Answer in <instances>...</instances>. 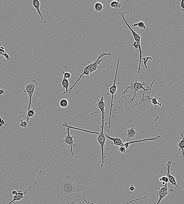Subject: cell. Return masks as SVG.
I'll list each match as a JSON object with an SVG mask.
<instances>
[{"label": "cell", "instance_id": "obj_24", "mask_svg": "<svg viewBox=\"0 0 184 204\" xmlns=\"http://www.w3.org/2000/svg\"><path fill=\"white\" fill-rule=\"evenodd\" d=\"M60 106L61 108H67L69 105V101L67 99H63L61 100L60 101Z\"/></svg>", "mask_w": 184, "mask_h": 204}, {"label": "cell", "instance_id": "obj_10", "mask_svg": "<svg viewBox=\"0 0 184 204\" xmlns=\"http://www.w3.org/2000/svg\"><path fill=\"white\" fill-rule=\"evenodd\" d=\"M95 106L101 111L102 115L101 124H105V108L106 104L104 101V96H102L101 99L98 100Z\"/></svg>", "mask_w": 184, "mask_h": 204}, {"label": "cell", "instance_id": "obj_35", "mask_svg": "<svg viewBox=\"0 0 184 204\" xmlns=\"http://www.w3.org/2000/svg\"><path fill=\"white\" fill-rule=\"evenodd\" d=\"M129 189L131 192H134L135 190V188L133 185L131 184L130 187H129Z\"/></svg>", "mask_w": 184, "mask_h": 204}, {"label": "cell", "instance_id": "obj_34", "mask_svg": "<svg viewBox=\"0 0 184 204\" xmlns=\"http://www.w3.org/2000/svg\"><path fill=\"white\" fill-rule=\"evenodd\" d=\"M180 7L182 11H184V0H182L181 2Z\"/></svg>", "mask_w": 184, "mask_h": 204}, {"label": "cell", "instance_id": "obj_25", "mask_svg": "<svg viewBox=\"0 0 184 204\" xmlns=\"http://www.w3.org/2000/svg\"><path fill=\"white\" fill-rule=\"evenodd\" d=\"M62 72L63 74V78L69 79L73 76V73L70 72L66 71L65 70H62Z\"/></svg>", "mask_w": 184, "mask_h": 204}, {"label": "cell", "instance_id": "obj_3", "mask_svg": "<svg viewBox=\"0 0 184 204\" xmlns=\"http://www.w3.org/2000/svg\"><path fill=\"white\" fill-rule=\"evenodd\" d=\"M118 14L119 15L121 16V17H122V18L123 19V21H124V23H126V25L128 26V27L129 28V30H131V32L132 33V35L134 37V39L135 40V41L137 42L138 46H139V67H138V73H140V69H141V61L142 60V51L141 50V36H139L138 34L136 33V32H135L133 29L131 27V26L129 25V24H128V22L126 20L125 18V13L124 12H123V11H121V12H118Z\"/></svg>", "mask_w": 184, "mask_h": 204}, {"label": "cell", "instance_id": "obj_22", "mask_svg": "<svg viewBox=\"0 0 184 204\" xmlns=\"http://www.w3.org/2000/svg\"><path fill=\"white\" fill-rule=\"evenodd\" d=\"M35 108L34 107L32 110H30L28 111L27 114H26V119L27 123H28L29 119L33 117L35 115Z\"/></svg>", "mask_w": 184, "mask_h": 204}, {"label": "cell", "instance_id": "obj_20", "mask_svg": "<svg viewBox=\"0 0 184 204\" xmlns=\"http://www.w3.org/2000/svg\"><path fill=\"white\" fill-rule=\"evenodd\" d=\"M180 134L182 136V140L179 143H177V146L179 148V151H182V155L184 157V137L182 133H181Z\"/></svg>", "mask_w": 184, "mask_h": 204}, {"label": "cell", "instance_id": "obj_19", "mask_svg": "<svg viewBox=\"0 0 184 204\" xmlns=\"http://www.w3.org/2000/svg\"><path fill=\"white\" fill-rule=\"evenodd\" d=\"M110 6L112 8L115 9H119L121 8L122 4L119 0H116V1H112L110 2Z\"/></svg>", "mask_w": 184, "mask_h": 204}, {"label": "cell", "instance_id": "obj_37", "mask_svg": "<svg viewBox=\"0 0 184 204\" xmlns=\"http://www.w3.org/2000/svg\"><path fill=\"white\" fill-rule=\"evenodd\" d=\"M12 194L13 195V196H16V195L17 194L18 191L15 190H14L12 192Z\"/></svg>", "mask_w": 184, "mask_h": 204}, {"label": "cell", "instance_id": "obj_32", "mask_svg": "<svg viewBox=\"0 0 184 204\" xmlns=\"http://www.w3.org/2000/svg\"><path fill=\"white\" fill-rule=\"evenodd\" d=\"M3 56L4 58L6 59L7 61H9V60L11 59L12 58L10 56V55H9L7 53H5L4 54V55H3Z\"/></svg>", "mask_w": 184, "mask_h": 204}, {"label": "cell", "instance_id": "obj_5", "mask_svg": "<svg viewBox=\"0 0 184 204\" xmlns=\"http://www.w3.org/2000/svg\"><path fill=\"white\" fill-rule=\"evenodd\" d=\"M104 124H101V130L100 132H96V134L97 136V140L98 141V144L101 145V168H102L104 165V163L105 162V156L104 154V148L105 146L106 138L104 135Z\"/></svg>", "mask_w": 184, "mask_h": 204}, {"label": "cell", "instance_id": "obj_1", "mask_svg": "<svg viewBox=\"0 0 184 204\" xmlns=\"http://www.w3.org/2000/svg\"><path fill=\"white\" fill-rule=\"evenodd\" d=\"M76 176H67L57 183L55 186L59 191L64 196L71 197L73 196L75 193H79L85 197V196L82 194L81 192L86 190V186L76 184Z\"/></svg>", "mask_w": 184, "mask_h": 204}, {"label": "cell", "instance_id": "obj_11", "mask_svg": "<svg viewBox=\"0 0 184 204\" xmlns=\"http://www.w3.org/2000/svg\"><path fill=\"white\" fill-rule=\"evenodd\" d=\"M172 161L170 160H169L167 164V176L168 178L169 182H170L171 184H172V185L175 186H176L177 188L178 189V190H179V192H181V191L180 189H179V187H178L177 184V181L176 178L175 177L171 175L170 174V169L171 166L172 165Z\"/></svg>", "mask_w": 184, "mask_h": 204}, {"label": "cell", "instance_id": "obj_28", "mask_svg": "<svg viewBox=\"0 0 184 204\" xmlns=\"http://www.w3.org/2000/svg\"><path fill=\"white\" fill-rule=\"evenodd\" d=\"M159 180L160 182H161L162 183L164 182L165 183H168L169 182L168 178L167 176H163L160 177L159 179Z\"/></svg>", "mask_w": 184, "mask_h": 204}, {"label": "cell", "instance_id": "obj_9", "mask_svg": "<svg viewBox=\"0 0 184 204\" xmlns=\"http://www.w3.org/2000/svg\"><path fill=\"white\" fill-rule=\"evenodd\" d=\"M167 184L168 183H165V184L163 185L162 187L159 188L157 189L156 195L158 196L159 199L157 202L154 204H160L161 201L168 195V187Z\"/></svg>", "mask_w": 184, "mask_h": 204}, {"label": "cell", "instance_id": "obj_18", "mask_svg": "<svg viewBox=\"0 0 184 204\" xmlns=\"http://www.w3.org/2000/svg\"><path fill=\"white\" fill-rule=\"evenodd\" d=\"M62 85L63 88L65 89V91L64 92H63L62 94L63 95L68 93L69 88L70 85V81H69L68 79L65 78H63Z\"/></svg>", "mask_w": 184, "mask_h": 204}, {"label": "cell", "instance_id": "obj_14", "mask_svg": "<svg viewBox=\"0 0 184 204\" xmlns=\"http://www.w3.org/2000/svg\"><path fill=\"white\" fill-rule=\"evenodd\" d=\"M160 137H161V136H157V137L153 138H149L142 139V140L132 141L131 142H126V143H123V146H124L127 150L128 149H129V146H130V145L131 144L138 143H139V142L146 141H156L158 140V139L160 138Z\"/></svg>", "mask_w": 184, "mask_h": 204}, {"label": "cell", "instance_id": "obj_8", "mask_svg": "<svg viewBox=\"0 0 184 204\" xmlns=\"http://www.w3.org/2000/svg\"><path fill=\"white\" fill-rule=\"evenodd\" d=\"M105 56H111V54L110 52H103L100 54L99 56L97 58L94 62L92 63V65L89 67V71L90 74L96 71L99 67V65L101 63L102 60H101V58Z\"/></svg>", "mask_w": 184, "mask_h": 204}, {"label": "cell", "instance_id": "obj_2", "mask_svg": "<svg viewBox=\"0 0 184 204\" xmlns=\"http://www.w3.org/2000/svg\"><path fill=\"white\" fill-rule=\"evenodd\" d=\"M154 83V80H153V82L152 83V84L151 86V88H145L144 86H148L147 85L148 83L146 81H144L142 82V83H140V82L138 81V80H131L130 82H129L127 84H126V89H124V90H123V91L122 93V95H123L122 96V98H124V100L126 101V102H127V100L126 99V98L125 96V94L126 93H134V96L133 98H132V99L131 100L130 102H131V105L132 103V102H133L134 99L136 97V94L137 92H138L139 91V90L140 89H143V96L142 99L141 100V103H142V102H143L144 105H145V100L144 99V95L145 94V92H146L147 93H148V98H150V91H151L152 89V84L153 83Z\"/></svg>", "mask_w": 184, "mask_h": 204}, {"label": "cell", "instance_id": "obj_15", "mask_svg": "<svg viewBox=\"0 0 184 204\" xmlns=\"http://www.w3.org/2000/svg\"><path fill=\"white\" fill-rule=\"evenodd\" d=\"M33 6L36 10L37 11L41 17V22L44 24H45L46 22V20L44 18L42 15V13L41 12L40 7L41 3L39 0H33Z\"/></svg>", "mask_w": 184, "mask_h": 204}, {"label": "cell", "instance_id": "obj_26", "mask_svg": "<svg viewBox=\"0 0 184 204\" xmlns=\"http://www.w3.org/2000/svg\"><path fill=\"white\" fill-rule=\"evenodd\" d=\"M132 26H134V27L138 26L141 29H146L145 24L143 21H139L138 23L132 24Z\"/></svg>", "mask_w": 184, "mask_h": 204}, {"label": "cell", "instance_id": "obj_4", "mask_svg": "<svg viewBox=\"0 0 184 204\" xmlns=\"http://www.w3.org/2000/svg\"><path fill=\"white\" fill-rule=\"evenodd\" d=\"M39 86V84L36 80H33L31 81L28 82L26 85L25 89L24 90V92L27 93L29 97V102L27 108V111L31 109V107L32 98L34 93L36 87Z\"/></svg>", "mask_w": 184, "mask_h": 204}, {"label": "cell", "instance_id": "obj_40", "mask_svg": "<svg viewBox=\"0 0 184 204\" xmlns=\"http://www.w3.org/2000/svg\"><path fill=\"white\" fill-rule=\"evenodd\" d=\"M74 203L73 202H71V203H70V202H69L68 204H73Z\"/></svg>", "mask_w": 184, "mask_h": 204}, {"label": "cell", "instance_id": "obj_29", "mask_svg": "<svg viewBox=\"0 0 184 204\" xmlns=\"http://www.w3.org/2000/svg\"><path fill=\"white\" fill-rule=\"evenodd\" d=\"M127 150L125 147L124 146H122L119 147L118 149L119 152L121 154H124L126 153Z\"/></svg>", "mask_w": 184, "mask_h": 204}, {"label": "cell", "instance_id": "obj_12", "mask_svg": "<svg viewBox=\"0 0 184 204\" xmlns=\"http://www.w3.org/2000/svg\"><path fill=\"white\" fill-rule=\"evenodd\" d=\"M36 183V182H35L24 192H23L22 191H18L17 194L16 195V196L13 197V200L11 201L9 203L7 204H11L12 202H16V201L18 202V201H19L22 200V199H24V198H26V197L24 196L25 193L28 191L29 189L32 188L35 185Z\"/></svg>", "mask_w": 184, "mask_h": 204}, {"label": "cell", "instance_id": "obj_7", "mask_svg": "<svg viewBox=\"0 0 184 204\" xmlns=\"http://www.w3.org/2000/svg\"><path fill=\"white\" fill-rule=\"evenodd\" d=\"M64 127L67 128V136H65L64 139L62 141V143H64L66 146L70 148L72 155L74 157V154L73 153V148L76 146L75 143V141L74 140L75 137L70 134V128L66 127V126H65Z\"/></svg>", "mask_w": 184, "mask_h": 204}, {"label": "cell", "instance_id": "obj_30", "mask_svg": "<svg viewBox=\"0 0 184 204\" xmlns=\"http://www.w3.org/2000/svg\"><path fill=\"white\" fill-rule=\"evenodd\" d=\"M28 123L27 121H23L22 119L20 120V127L23 128H25L27 127Z\"/></svg>", "mask_w": 184, "mask_h": 204}, {"label": "cell", "instance_id": "obj_33", "mask_svg": "<svg viewBox=\"0 0 184 204\" xmlns=\"http://www.w3.org/2000/svg\"><path fill=\"white\" fill-rule=\"evenodd\" d=\"M5 122L2 117H0V127H2L5 124Z\"/></svg>", "mask_w": 184, "mask_h": 204}, {"label": "cell", "instance_id": "obj_27", "mask_svg": "<svg viewBox=\"0 0 184 204\" xmlns=\"http://www.w3.org/2000/svg\"><path fill=\"white\" fill-rule=\"evenodd\" d=\"M150 59L152 61H153L152 58L151 57H145V58H142V60H143V61L144 66H145V68H146V69L147 70H148V68L147 67V62H148V61H149V60Z\"/></svg>", "mask_w": 184, "mask_h": 204}, {"label": "cell", "instance_id": "obj_38", "mask_svg": "<svg viewBox=\"0 0 184 204\" xmlns=\"http://www.w3.org/2000/svg\"><path fill=\"white\" fill-rule=\"evenodd\" d=\"M4 93H5V91L4 89H0V95H2Z\"/></svg>", "mask_w": 184, "mask_h": 204}, {"label": "cell", "instance_id": "obj_23", "mask_svg": "<svg viewBox=\"0 0 184 204\" xmlns=\"http://www.w3.org/2000/svg\"><path fill=\"white\" fill-rule=\"evenodd\" d=\"M159 99V98L157 97L156 96V95L152 98H148V99L151 100L152 104L155 107H156L157 105H158L159 106H161L162 104L161 102H158V99Z\"/></svg>", "mask_w": 184, "mask_h": 204}, {"label": "cell", "instance_id": "obj_36", "mask_svg": "<svg viewBox=\"0 0 184 204\" xmlns=\"http://www.w3.org/2000/svg\"><path fill=\"white\" fill-rule=\"evenodd\" d=\"M133 46L134 47H135V48H136V49H137V48H138V47H139V46H138V45L137 42L136 41H135L134 42L133 44Z\"/></svg>", "mask_w": 184, "mask_h": 204}, {"label": "cell", "instance_id": "obj_16", "mask_svg": "<svg viewBox=\"0 0 184 204\" xmlns=\"http://www.w3.org/2000/svg\"><path fill=\"white\" fill-rule=\"evenodd\" d=\"M92 63H91V64H89V65L87 66L86 67H85V68L84 69L83 73H82V74L80 76H79V79H78V80H76V81L75 82V83L72 86L71 88H70V89H69L68 92L69 93H70L71 91V90L72 89H73L74 87V86H75L76 84H77L78 82H79V80H80L82 76H83V75L89 76L90 74H91L90 73L89 67H91V66L92 65Z\"/></svg>", "mask_w": 184, "mask_h": 204}, {"label": "cell", "instance_id": "obj_21", "mask_svg": "<svg viewBox=\"0 0 184 204\" xmlns=\"http://www.w3.org/2000/svg\"><path fill=\"white\" fill-rule=\"evenodd\" d=\"M94 8H95V11L96 12H101V11H102L104 10V9L105 8V7L103 5L102 3L97 2L95 4Z\"/></svg>", "mask_w": 184, "mask_h": 204}, {"label": "cell", "instance_id": "obj_6", "mask_svg": "<svg viewBox=\"0 0 184 204\" xmlns=\"http://www.w3.org/2000/svg\"><path fill=\"white\" fill-rule=\"evenodd\" d=\"M119 64H120V59H118V60L117 64V66H116L115 72V75L114 82H113V86H110V87L109 88H107V90L108 91V92H109V93L111 94V103H110L109 118V127L110 128V121H111L112 111V107L113 106V97H114V95L116 93V92H117V86H116V77H117V76L118 72V70Z\"/></svg>", "mask_w": 184, "mask_h": 204}, {"label": "cell", "instance_id": "obj_13", "mask_svg": "<svg viewBox=\"0 0 184 204\" xmlns=\"http://www.w3.org/2000/svg\"><path fill=\"white\" fill-rule=\"evenodd\" d=\"M137 134L135 130V126L132 124L130 128L128 129L123 134L126 137V142H129L131 139L133 138L135 135Z\"/></svg>", "mask_w": 184, "mask_h": 204}, {"label": "cell", "instance_id": "obj_17", "mask_svg": "<svg viewBox=\"0 0 184 204\" xmlns=\"http://www.w3.org/2000/svg\"><path fill=\"white\" fill-rule=\"evenodd\" d=\"M104 135L105 136L106 138L109 139V140L112 141L113 142V144L116 146H118L119 147L123 146V141L120 138H114L110 137L109 136L107 133L104 132Z\"/></svg>", "mask_w": 184, "mask_h": 204}, {"label": "cell", "instance_id": "obj_39", "mask_svg": "<svg viewBox=\"0 0 184 204\" xmlns=\"http://www.w3.org/2000/svg\"><path fill=\"white\" fill-rule=\"evenodd\" d=\"M84 201L86 202L87 204H95L93 203V202H88V201H87L86 200H85V199H84Z\"/></svg>", "mask_w": 184, "mask_h": 204}, {"label": "cell", "instance_id": "obj_31", "mask_svg": "<svg viewBox=\"0 0 184 204\" xmlns=\"http://www.w3.org/2000/svg\"><path fill=\"white\" fill-rule=\"evenodd\" d=\"M5 53L6 52L4 47L2 46H0V55L3 56Z\"/></svg>", "mask_w": 184, "mask_h": 204}]
</instances>
